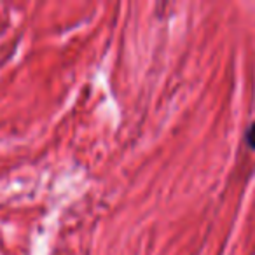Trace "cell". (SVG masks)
<instances>
[{"mask_svg":"<svg viewBox=\"0 0 255 255\" xmlns=\"http://www.w3.org/2000/svg\"><path fill=\"white\" fill-rule=\"evenodd\" d=\"M245 142L250 149L255 150V121L250 123V126L247 128V131H245Z\"/></svg>","mask_w":255,"mask_h":255,"instance_id":"obj_1","label":"cell"}]
</instances>
